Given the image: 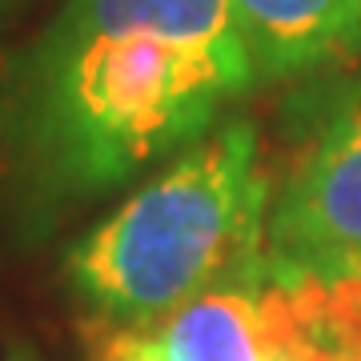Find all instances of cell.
I'll return each mask as SVG.
<instances>
[{
	"instance_id": "1",
	"label": "cell",
	"mask_w": 361,
	"mask_h": 361,
	"mask_svg": "<svg viewBox=\"0 0 361 361\" xmlns=\"http://www.w3.org/2000/svg\"><path fill=\"white\" fill-rule=\"evenodd\" d=\"M253 85L229 0H65L20 56L8 121L44 189L101 197Z\"/></svg>"
},
{
	"instance_id": "2",
	"label": "cell",
	"mask_w": 361,
	"mask_h": 361,
	"mask_svg": "<svg viewBox=\"0 0 361 361\" xmlns=\"http://www.w3.org/2000/svg\"><path fill=\"white\" fill-rule=\"evenodd\" d=\"M269 177L261 137L229 121L68 249L65 273L116 329L157 334L197 297L265 261Z\"/></svg>"
},
{
	"instance_id": "3",
	"label": "cell",
	"mask_w": 361,
	"mask_h": 361,
	"mask_svg": "<svg viewBox=\"0 0 361 361\" xmlns=\"http://www.w3.org/2000/svg\"><path fill=\"white\" fill-rule=\"evenodd\" d=\"M265 265L322 277L361 273V80L269 209Z\"/></svg>"
},
{
	"instance_id": "4",
	"label": "cell",
	"mask_w": 361,
	"mask_h": 361,
	"mask_svg": "<svg viewBox=\"0 0 361 361\" xmlns=\"http://www.w3.org/2000/svg\"><path fill=\"white\" fill-rule=\"evenodd\" d=\"M257 310L265 361H361V273L322 277L261 261Z\"/></svg>"
},
{
	"instance_id": "5",
	"label": "cell",
	"mask_w": 361,
	"mask_h": 361,
	"mask_svg": "<svg viewBox=\"0 0 361 361\" xmlns=\"http://www.w3.org/2000/svg\"><path fill=\"white\" fill-rule=\"evenodd\" d=\"M257 80L301 77L361 52V0H229Z\"/></svg>"
},
{
	"instance_id": "6",
	"label": "cell",
	"mask_w": 361,
	"mask_h": 361,
	"mask_svg": "<svg viewBox=\"0 0 361 361\" xmlns=\"http://www.w3.org/2000/svg\"><path fill=\"white\" fill-rule=\"evenodd\" d=\"M257 273L237 277L193 305L161 329L165 345L177 361H265L261 345V310H257Z\"/></svg>"
},
{
	"instance_id": "7",
	"label": "cell",
	"mask_w": 361,
	"mask_h": 361,
	"mask_svg": "<svg viewBox=\"0 0 361 361\" xmlns=\"http://www.w3.org/2000/svg\"><path fill=\"white\" fill-rule=\"evenodd\" d=\"M97 361H177L161 334H137V329H116Z\"/></svg>"
},
{
	"instance_id": "8",
	"label": "cell",
	"mask_w": 361,
	"mask_h": 361,
	"mask_svg": "<svg viewBox=\"0 0 361 361\" xmlns=\"http://www.w3.org/2000/svg\"><path fill=\"white\" fill-rule=\"evenodd\" d=\"M4 361H37V357H32V353H25V349H16V353H8Z\"/></svg>"
},
{
	"instance_id": "9",
	"label": "cell",
	"mask_w": 361,
	"mask_h": 361,
	"mask_svg": "<svg viewBox=\"0 0 361 361\" xmlns=\"http://www.w3.org/2000/svg\"><path fill=\"white\" fill-rule=\"evenodd\" d=\"M8 4H16V0H0V8H8Z\"/></svg>"
}]
</instances>
